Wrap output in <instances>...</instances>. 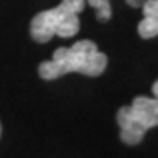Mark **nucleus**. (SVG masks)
<instances>
[{
	"instance_id": "f257e3e1",
	"label": "nucleus",
	"mask_w": 158,
	"mask_h": 158,
	"mask_svg": "<svg viewBox=\"0 0 158 158\" xmlns=\"http://www.w3.org/2000/svg\"><path fill=\"white\" fill-rule=\"evenodd\" d=\"M107 67V56L98 51L93 40L83 39L74 42L70 48H58L49 62L39 65V76L46 81L58 79L70 72L97 77Z\"/></svg>"
},
{
	"instance_id": "423d86ee",
	"label": "nucleus",
	"mask_w": 158,
	"mask_h": 158,
	"mask_svg": "<svg viewBox=\"0 0 158 158\" xmlns=\"http://www.w3.org/2000/svg\"><path fill=\"white\" fill-rule=\"evenodd\" d=\"M127 4H128L130 7H142L144 0H127Z\"/></svg>"
},
{
	"instance_id": "6e6552de",
	"label": "nucleus",
	"mask_w": 158,
	"mask_h": 158,
	"mask_svg": "<svg viewBox=\"0 0 158 158\" xmlns=\"http://www.w3.org/2000/svg\"><path fill=\"white\" fill-rule=\"evenodd\" d=\"M0 135H2V125H0Z\"/></svg>"
},
{
	"instance_id": "f03ea898",
	"label": "nucleus",
	"mask_w": 158,
	"mask_h": 158,
	"mask_svg": "<svg viewBox=\"0 0 158 158\" xmlns=\"http://www.w3.org/2000/svg\"><path fill=\"white\" fill-rule=\"evenodd\" d=\"M85 0H62L60 6L35 14L30 23V35L35 42L44 44L51 37L69 39L79 32V12Z\"/></svg>"
},
{
	"instance_id": "39448f33",
	"label": "nucleus",
	"mask_w": 158,
	"mask_h": 158,
	"mask_svg": "<svg viewBox=\"0 0 158 158\" xmlns=\"http://www.w3.org/2000/svg\"><path fill=\"white\" fill-rule=\"evenodd\" d=\"M88 4H90L93 9L97 11V19L100 23H106L111 19V4H109V0H86Z\"/></svg>"
},
{
	"instance_id": "20e7f679",
	"label": "nucleus",
	"mask_w": 158,
	"mask_h": 158,
	"mask_svg": "<svg viewBox=\"0 0 158 158\" xmlns=\"http://www.w3.org/2000/svg\"><path fill=\"white\" fill-rule=\"evenodd\" d=\"M142 14L137 32L142 39H153L158 35V0H144L142 4Z\"/></svg>"
},
{
	"instance_id": "0eeeda50",
	"label": "nucleus",
	"mask_w": 158,
	"mask_h": 158,
	"mask_svg": "<svg viewBox=\"0 0 158 158\" xmlns=\"http://www.w3.org/2000/svg\"><path fill=\"white\" fill-rule=\"evenodd\" d=\"M151 91H153V95H155V97L158 98V79L155 81V83H153V86H151Z\"/></svg>"
},
{
	"instance_id": "7ed1b4c3",
	"label": "nucleus",
	"mask_w": 158,
	"mask_h": 158,
	"mask_svg": "<svg viewBox=\"0 0 158 158\" xmlns=\"http://www.w3.org/2000/svg\"><path fill=\"white\" fill-rule=\"evenodd\" d=\"M119 137L125 144L135 146L144 139L146 132L158 127V98L139 95L130 106H125L116 114Z\"/></svg>"
}]
</instances>
